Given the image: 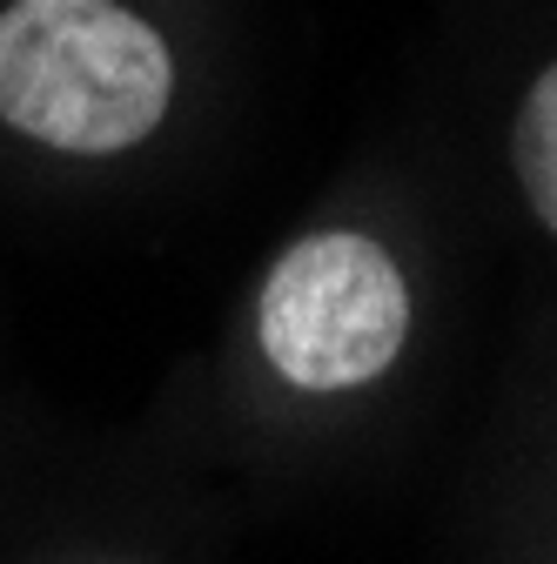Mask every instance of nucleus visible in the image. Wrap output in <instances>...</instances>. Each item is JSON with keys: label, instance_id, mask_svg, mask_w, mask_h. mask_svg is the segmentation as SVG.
Here are the masks:
<instances>
[{"label": "nucleus", "instance_id": "3", "mask_svg": "<svg viewBox=\"0 0 557 564\" xmlns=\"http://www.w3.org/2000/svg\"><path fill=\"white\" fill-rule=\"evenodd\" d=\"M511 162H517V182H524V195L537 208V223L557 236V61L531 82V95L517 108Z\"/></svg>", "mask_w": 557, "mask_h": 564}, {"label": "nucleus", "instance_id": "1", "mask_svg": "<svg viewBox=\"0 0 557 564\" xmlns=\"http://www.w3.org/2000/svg\"><path fill=\"white\" fill-rule=\"evenodd\" d=\"M162 34L121 0H14L0 14V121L61 155L134 149L168 115Z\"/></svg>", "mask_w": 557, "mask_h": 564}, {"label": "nucleus", "instance_id": "2", "mask_svg": "<svg viewBox=\"0 0 557 564\" xmlns=\"http://www.w3.org/2000/svg\"><path fill=\"white\" fill-rule=\"evenodd\" d=\"M255 329L269 364L296 390H357L403 357L409 336L403 269L390 262V249L350 229L303 236L269 269Z\"/></svg>", "mask_w": 557, "mask_h": 564}]
</instances>
